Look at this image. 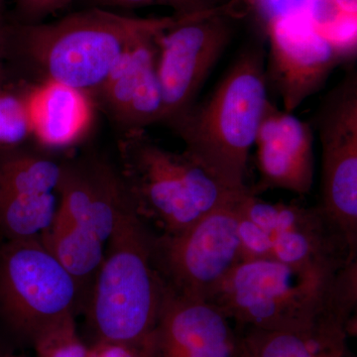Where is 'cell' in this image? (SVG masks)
Listing matches in <instances>:
<instances>
[{"label": "cell", "mask_w": 357, "mask_h": 357, "mask_svg": "<svg viewBox=\"0 0 357 357\" xmlns=\"http://www.w3.org/2000/svg\"><path fill=\"white\" fill-rule=\"evenodd\" d=\"M210 303L239 328L351 337L356 331L357 260L337 272L270 259L241 260Z\"/></svg>", "instance_id": "cell-1"}, {"label": "cell", "mask_w": 357, "mask_h": 357, "mask_svg": "<svg viewBox=\"0 0 357 357\" xmlns=\"http://www.w3.org/2000/svg\"><path fill=\"white\" fill-rule=\"evenodd\" d=\"M135 17L88 7L49 23L13 25L11 52H17L44 75L95 98L122 57L155 38L177 20Z\"/></svg>", "instance_id": "cell-2"}, {"label": "cell", "mask_w": 357, "mask_h": 357, "mask_svg": "<svg viewBox=\"0 0 357 357\" xmlns=\"http://www.w3.org/2000/svg\"><path fill=\"white\" fill-rule=\"evenodd\" d=\"M265 57L262 44L248 45L211 95L169 126L185 153L232 191L248 188L249 155L270 100Z\"/></svg>", "instance_id": "cell-3"}, {"label": "cell", "mask_w": 357, "mask_h": 357, "mask_svg": "<svg viewBox=\"0 0 357 357\" xmlns=\"http://www.w3.org/2000/svg\"><path fill=\"white\" fill-rule=\"evenodd\" d=\"M155 234L130 202L107 241L84 309L91 342L142 349L153 332L165 295L152 257Z\"/></svg>", "instance_id": "cell-4"}, {"label": "cell", "mask_w": 357, "mask_h": 357, "mask_svg": "<svg viewBox=\"0 0 357 357\" xmlns=\"http://www.w3.org/2000/svg\"><path fill=\"white\" fill-rule=\"evenodd\" d=\"M119 173L136 213L161 234H174L244 192L232 191L185 153L157 144L145 132L121 136Z\"/></svg>", "instance_id": "cell-5"}, {"label": "cell", "mask_w": 357, "mask_h": 357, "mask_svg": "<svg viewBox=\"0 0 357 357\" xmlns=\"http://www.w3.org/2000/svg\"><path fill=\"white\" fill-rule=\"evenodd\" d=\"M84 305L74 277L41 241H0V337L7 344L33 349Z\"/></svg>", "instance_id": "cell-6"}, {"label": "cell", "mask_w": 357, "mask_h": 357, "mask_svg": "<svg viewBox=\"0 0 357 357\" xmlns=\"http://www.w3.org/2000/svg\"><path fill=\"white\" fill-rule=\"evenodd\" d=\"M238 234L241 260H275L319 272L340 271L357 260L319 206L267 203L250 188L241 202Z\"/></svg>", "instance_id": "cell-7"}, {"label": "cell", "mask_w": 357, "mask_h": 357, "mask_svg": "<svg viewBox=\"0 0 357 357\" xmlns=\"http://www.w3.org/2000/svg\"><path fill=\"white\" fill-rule=\"evenodd\" d=\"M248 191L177 234H155L152 257L167 290L204 302L213 299L241 260L238 225Z\"/></svg>", "instance_id": "cell-8"}, {"label": "cell", "mask_w": 357, "mask_h": 357, "mask_svg": "<svg viewBox=\"0 0 357 357\" xmlns=\"http://www.w3.org/2000/svg\"><path fill=\"white\" fill-rule=\"evenodd\" d=\"M237 0L180 14L156 37L157 73L169 126L194 107L208 76L222 57L241 17Z\"/></svg>", "instance_id": "cell-9"}, {"label": "cell", "mask_w": 357, "mask_h": 357, "mask_svg": "<svg viewBox=\"0 0 357 357\" xmlns=\"http://www.w3.org/2000/svg\"><path fill=\"white\" fill-rule=\"evenodd\" d=\"M266 36L268 89L290 114L321 91L335 68L351 57L319 31L307 6L268 15Z\"/></svg>", "instance_id": "cell-10"}, {"label": "cell", "mask_w": 357, "mask_h": 357, "mask_svg": "<svg viewBox=\"0 0 357 357\" xmlns=\"http://www.w3.org/2000/svg\"><path fill=\"white\" fill-rule=\"evenodd\" d=\"M321 150L318 206L357 252V73L326 95L314 116Z\"/></svg>", "instance_id": "cell-11"}, {"label": "cell", "mask_w": 357, "mask_h": 357, "mask_svg": "<svg viewBox=\"0 0 357 357\" xmlns=\"http://www.w3.org/2000/svg\"><path fill=\"white\" fill-rule=\"evenodd\" d=\"M143 357H244L243 333L217 306L165 288Z\"/></svg>", "instance_id": "cell-12"}, {"label": "cell", "mask_w": 357, "mask_h": 357, "mask_svg": "<svg viewBox=\"0 0 357 357\" xmlns=\"http://www.w3.org/2000/svg\"><path fill=\"white\" fill-rule=\"evenodd\" d=\"M256 165L259 178L251 192L268 190L304 195L311 192L314 176L312 126L268 102L256 134Z\"/></svg>", "instance_id": "cell-13"}, {"label": "cell", "mask_w": 357, "mask_h": 357, "mask_svg": "<svg viewBox=\"0 0 357 357\" xmlns=\"http://www.w3.org/2000/svg\"><path fill=\"white\" fill-rule=\"evenodd\" d=\"M57 217L107 244L130 199L119 168L98 156L64 159Z\"/></svg>", "instance_id": "cell-14"}, {"label": "cell", "mask_w": 357, "mask_h": 357, "mask_svg": "<svg viewBox=\"0 0 357 357\" xmlns=\"http://www.w3.org/2000/svg\"><path fill=\"white\" fill-rule=\"evenodd\" d=\"M155 39L128 51L93 98L121 136L145 132L149 126L163 124L165 105L157 73Z\"/></svg>", "instance_id": "cell-15"}, {"label": "cell", "mask_w": 357, "mask_h": 357, "mask_svg": "<svg viewBox=\"0 0 357 357\" xmlns=\"http://www.w3.org/2000/svg\"><path fill=\"white\" fill-rule=\"evenodd\" d=\"M33 138L45 150L65 149L86 137L95 119L93 98L51 79L25 89Z\"/></svg>", "instance_id": "cell-16"}, {"label": "cell", "mask_w": 357, "mask_h": 357, "mask_svg": "<svg viewBox=\"0 0 357 357\" xmlns=\"http://www.w3.org/2000/svg\"><path fill=\"white\" fill-rule=\"evenodd\" d=\"M41 243L74 277L86 305L105 257L107 244L88 230L57 215Z\"/></svg>", "instance_id": "cell-17"}, {"label": "cell", "mask_w": 357, "mask_h": 357, "mask_svg": "<svg viewBox=\"0 0 357 357\" xmlns=\"http://www.w3.org/2000/svg\"><path fill=\"white\" fill-rule=\"evenodd\" d=\"M23 146L0 149V192H57L64 159L50 152Z\"/></svg>", "instance_id": "cell-18"}, {"label": "cell", "mask_w": 357, "mask_h": 357, "mask_svg": "<svg viewBox=\"0 0 357 357\" xmlns=\"http://www.w3.org/2000/svg\"><path fill=\"white\" fill-rule=\"evenodd\" d=\"M57 192H0V241H42L55 222Z\"/></svg>", "instance_id": "cell-19"}, {"label": "cell", "mask_w": 357, "mask_h": 357, "mask_svg": "<svg viewBox=\"0 0 357 357\" xmlns=\"http://www.w3.org/2000/svg\"><path fill=\"white\" fill-rule=\"evenodd\" d=\"M239 330L249 357H356L349 347V337L344 335Z\"/></svg>", "instance_id": "cell-20"}, {"label": "cell", "mask_w": 357, "mask_h": 357, "mask_svg": "<svg viewBox=\"0 0 357 357\" xmlns=\"http://www.w3.org/2000/svg\"><path fill=\"white\" fill-rule=\"evenodd\" d=\"M33 137L25 89L0 86V149L23 146Z\"/></svg>", "instance_id": "cell-21"}, {"label": "cell", "mask_w": 357, "mask_h": 357, "mask_svg": "<svg viewBox=\"0 0 357 357\" xmlns=\"http://www.w3.org/2000/svg\"><path fill=\"white\" fill-rule=\"evenodd\" d=\"M75 319L70 317L41 335L33 347L36 357H86L88 344L77 332Z\"/></svg>", "instance_id": "cell-22"}, {"label": "cell", "mask_w": 357, "mask_h": 357, "mask_svg": "<svg viewBox=\"0 0 357 357\" xmlns=\"http://www.w3.org/2000/svg\"><path fill=\"white\" fill-rule=\"evenodd\" d=\"M89 7L121 10V9L142 8L148 6H168L174 9L175 14H187L215 6L213 0H84Z\"/></svg>", "instance_id": "cell-23"}, {"label": "cell", "mask_w": 357, "mask_h": 357, "mask_svg": "<svg viewBox=\"0 0 357 357\" xmlns=\"http://www.w3.org/2000/svg\"><path fill=\"white\" fill-rule=\"evenodd\" d=\"M73 0H15L24 22L37 23L46 16L64 8Z\"/></svg>", "instance_id": "cell-24"}, {"label": "cell", "mask_w": 357, "mask_h": 357, "mask_svg": "<svg viewBox=\"0 0 357 357\" xmlns=\"http://www.w3.org/2000/svg\"><path fill=\"white\" fill-rule=\"evenodd\" d=\"M86 357H143L142 349L107 342H91Z\"/></svg>", "instance_id": "cell-25"}, {"label": "cell", "mask_w": 357, "mask_h": 357, "mask_svg": "<svg viewBox=\"0 0 357 357\" xmlns=\"http://www.w3.org/2000/svg\"><path fill=\"white\" fill-rule=\"evenodd\" d=\"M13 30V25L7 22L4 15H0V86L6 84V61L11 53Z\"/></svg>", "instance_id": "cell-26"}, {"label": "cell", "mask_w": 357, "mask_h": 357, "mask_svg": "<svg viewBox=\"0 0 357 357\" xmlns=\"http://www.w3.org/2000/svg\"><path fill=\"white\" fill-rule=\"evenodd\" d=\"M337 13L357 16V0H328Z\"/></svg>", "instance_id": "cell-27"}, {"label": "cell", "mask_w": 357, "mask_h": 357, "mask_svg": "<svg viewBox=\"0 0 357 357\" xmlns=\"http://www.w3.org/2000/svg\"><path fill=\"white\" fill-rule=\"evenodd\" d=\"M237 1L256 13L261 14L266 13V0H237Z\"/></svg>", "instance_id": "cell-28"}, {"label": "cell", "mask_w": 357, "mask_h": 357, "mask_svg": "<svg viewBox=\"0 0 357 357\" xmlns=\"http://www.w3.org/2000/svg\"><path fill=\"white\" fill-rule=\"evenodd\" d=\"M0 357H26L18 356V354H10V352H0Z\"/></svg>", "instance_id": "cell-29"}, {"label": "cell", "mask_w": 357, "mask_h": 357, "mask_svg": "<svg viewBox=\"0 0 357 357\" xmlns=\"http://www.w3.org/2000/svg\"><path fill=\"white\" fill-rule=\"evenodd\" d=\"M4 9H6V0H0V15H4Z\"/></svg>", "instance_id": "cell-30"}, {"label": "cell", "mask_w": 357, "mask_h": 357, "mask_svg": "<svg viewBox=\"0 0 357 357\" xmlns=\"http://www.w3.org/2000/svg\"><path fill=\"white\" fill-rule=\"evenodd\" d=\"M245 349H246V347H245ZM244 357H249L248 354V351H246L245 356H244Z\"/></svg>", "instance_id": "cell-31"}]
</instances>
